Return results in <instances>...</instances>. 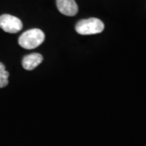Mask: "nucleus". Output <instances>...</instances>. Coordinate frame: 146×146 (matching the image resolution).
<instances>
[{"label":"nucleus","mask_w":146,"mask_h":146,"mask_svg":"<svg viewBox=\"0 0 146 146\" xmlns=\"http://www.w3.org/2000/svg\"><path fill=\"white\" fill-rule=\"evenodd\" d=\"M45 40L44 33L38 29H32L25 32L19 38V44L27 50H33L39 46Z\"/></svg>","instance_id":"obj_1"},{"label":"nucleus","mask_w":146,"mask_h":146,"mask_svg":"<svg viewBox=\"0 0 146 146\" xmlns=\"http://www.w3.org/2000/svg\"><path fill=\"white\" fill-rule=\"evenodd\" d=\"M103 22L98 18L81 20L76 25V31L81 35H92L100 33L104 30Z\"/></svg>","instance_id":"obj_2"},{"label":"nucleus","mask_w":146,"mask_h":146,"mask_svg":"<svg viewBox=\"0 0 146 146\" xmlns=\"http://www.w3.org/2000/svg\"><path fill=\"white\" fill-rule=\"evenodd\" d=\"M0 28L9 33H16L23 28L21 21L16 16L4 14L0 16Z\"/></svg>","instance_id":"obj_3"},{"label":"nucleus","mask_w":146,"mask_h":146,"mask_svg":"<svg viewBox=\"0 0 146 146\" xmlns=\"http://www.w3.org/2000/svg\"><path fill=\"white\" fill-rule=\"evenodd\" d=\"M58 10L63 15L73 16L78 12V6L75 0H56Z\"/></svg>","instance_id":"obj_4"},{"label":"nucleus","mask_w":146,"mask_h":146,"mask_svg":"<svg viewBox=\"0 0 146 146\" xmlns=\"http://www.w3.org/2000/svg\"><path fill=\"white\" fill-rule=\"evenodd\" d=\"M42 60H43V57L42 54L38 53H34L23 58L22 65L25 70L31 71L36 68L40 63H42Z\"/></svg>","instance_id":"obj_5"},{"label":"nucleus","mask_w":146,"mask_h":146,"mask_svg":"<svg viewBox=\"0 0 146 146\" xmlns=\"http://www.w3.org/2000/svg\"><path fill=\"white\" fill-rule=\"evenodd\" d=\"M9 73L6 71L5 66L0 63V88H4L8 84Z\"/></svg>","instance_id":"obj_6"}]
</instances>
